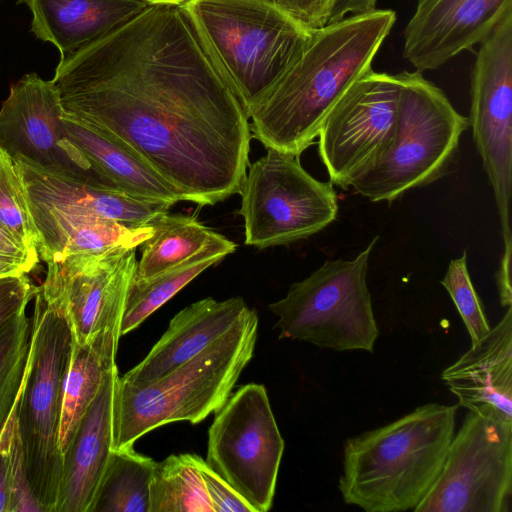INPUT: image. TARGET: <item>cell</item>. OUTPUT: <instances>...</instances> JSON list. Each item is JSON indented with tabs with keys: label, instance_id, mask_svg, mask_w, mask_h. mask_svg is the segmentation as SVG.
Wrapping results in <instances>:
<instances>
[{
	"label": "cell",
	"instance_id": "1",
	"mask_svg": "<svg viewBox=\"0 0 512 512\" xmlns=\"http://www.w3.org/2000/svg\"><path fill=\"white\" fill-rule=\"evenodd\" d=\"M52 80L67 114L136 154L184 201L239 193L249 118L185 4H149L60 58Z\"/></svg>",
	"mask_w": 512,
	"mask_h": 512
},
{
	"label": "cell",
	"instance_id": "2",
	"mask_svg": "<svg viewBox=\"0 0 512 512\" xmlns=\"http://www.w3.org/2000/svg\"><path fill=\"white\" fill-rule=\"evenodd\" d=\"M395 21L393 10L375 9L313 29L298 59L251 111L252 137L300 156L335 103L371 69Z\"/></svg>",
	"mask_w": 512,
	"mask_h": 512
},
{
	"label": "cell",
	"instance_id": "3",
	"mask_svg": "<svg viewBox=\"0 0 512 512\" xmlns=\"http://www.w3.org/2000/svg\"><path fill=\"white\" fill-rule=\"evenodd\" d=\"M457 406L427 403L397 420L348 438L338 488L367 512L414 510L443 467Z\"/></svg>",
	"mask_w": 512,
	"mask_h": 512
},
{
	"label": "cell",
	"instance_id": "4",
	"mask_svg": "<svg viewBox=\"0 0 512 512\" xmlns=\"http://www.w3.org/2000/svg\"><path fill=\"white\" fill-rule=\"evenodd\" d=\"M258 315L254 309L224 335L163 377L135 386L118 379L113 417V450L133 447L160 426L197 424L217 412L253 357Z\"/></svg>",
	"mask_w": 512,
	"mask_h": 512
},
{
	"label": "cell",
	"instance_id": "5",
	"mask_svg": "<svg viewBox=\"0 0 512 512\" xmlns=\"http://www.w3.org/2000/svg\"><path fill=\"white\" fill-rule=\"evenodd\" d=\"M185 6L248 118L313 31L264 0H190Z\"/></svg>",
	"mask_w": 512,
	"mask_h": 512
},
{
	"label": "cell",
	"instance_id": "6",
	"mask_svg": "<svg viewBox=\"0 0 512 512\" xmlns=\"http://www.w3.org/2000/svg\"><path fill=\"white\" fill-rule=\"evenodd\" d=\"M396 76L400 90L392 142L381 159L350 186L371 202H392L445 175L469 127L468 117L421 72L403 71Z\"/></svg>",
	"mask_w": 512,
	"mask_h": 512
},
{
	"label": "cell",
	"instance_id": "7",
	"mask_svg": "<svg viewBox=\"0 0 512 512\" xmlns=\"http://www.w3.org/2000/svg\"><path fill=\"white\" fill-rule=\"evenodd\" d=\"M30 318V352L16 425L32 492L42 512H55L63 464L59 447L61 392L71 334L39 286Z\"/></svg>",
	"mask_w": 512,
	"mask_h": 512
},
{
	"label": "cell",
	"instance_id": "8",
	"mask_svg": "<svg viewBox=\"0 0 512 512\" xmlns=\"http://www.w3.org/2000/svg\"><path fill=\"white\" fill-rule=\"evenodd\" d=\"M378 236L354 259L326 260L293 283L286 296L269 304L278 317L280 339L311 343L335 351L373 352L379 330L367 272Z\"/></svg>",
	"mask_w": 512,
	"mask_h": 512
},
{
	"label": "cell",
	"instance_id": "9",
	"mask_svg": "<svg viewBox=\"0 0 512 512\" xmlns=\"http://www.w3.org/2000/svg\"><path fill=\"white\" fill-rule=\"evenodd\" d=\"M239 194L245 244L258 249L313 236L338 215L333 184L310 175L299 156L272 148L248 165Z\"/></svg>",
	"mask_w": 512,
	"mask_h": 512
},
{
	"label": "cell",
	"instance_id": "10",
	"mask_svg": "<svg viewBox=\"0 0 512 512\" xmlns=\"http://www.w3.org/2000/svg\"><path fill=\"white\" fill-rule=\"evenodd\" d=\"M284 440L265 386H241L216 412L206 463L255 510L271 509Z\"/></svg>",
	"mask_w": 512,
	"mask_h": 512
},
{
	"label": "cell",
	"instance_id": "11",
	"mask_svg": "<svg viewBox=\"0 0 512 512\" xmlns=\"http://www.w3.org/2000/svg\"><path fill=\"white\" fill-rule=\"evenodd\" d=\"M512 424L471 411L453 435L441 472L415 512H509Z\"/></svg>",
	"mask_w": 512,
	"mask_h": 512
},
{
	"label": "cell",
	"instance_id": "12",
	"mask_svg": "<svg viewBox=\"0 0 512 512\" xmlns=\"http://www.w3.org/2000/svg\"><path fill=\"white\" fill-rule=\"evenodd\" d=\"M468 121L494 193L502 256L512 257V12L480 43L471 73Z\"/></svg>",
	"mask_w": 512,
	"mask_h": 512
},
{
	"label": "cell",
	"instance_id": "13",
	"mask_svg": "<svg viewBox=\"0 0 512 512\" xmlns=\"http://www.w3.org/2000/svg\"><path fill=\"white\" fill-rule=\"evenodd\" d=\"M398 78L368 70L328 112L318 134V154L330 182L350 187L389 148L396 127Z\"/></svg>",
	"mask_w": 512,
	"mask_h": 512
},
{
	"label": "cell",
	"instance_id": "14",
	"mask_svg": "<svg viewBox=\"0 0 512 512\" xmlns=\"http://www.w3.org/2000/svg\"><path fill=\"white\" fill-rule=\"evenodd\" d=\"M135 250L116 248L75 254L47 263L39 291L63 317L73 342L85 345L101 334L120 335L128 290L136 272Z\"/></svg>",
	"mask_w": 512,
	"mask_h": 512
},
{
	"label": "cell",
	"instance_id": "15",
	"mask_svg": "<svg viewBox=\"0 0 512 512\" xmlns=\"http://www.w3.org/2000/svg\"><path fill=\"white\" fill-rule=\"evenodd\" d=\"M64 112L54 81L26 74L11 86L2 103L0 148L12 159L24 157L51 173L120 191L68 139Z\"/></svg>",
	"mask_w": 512,
	"mask_h": 512
},
{
	"label": "cell",
	"instance_id": "16",
	"mask_svg": "<svg viewBox=\"0 0 512 512\" xmlns=\"http://www.w3.org/2000/svg\"><path fill=\"white\" fill-rule=\"evenodd\" d=\"M512 12V0H417L404 30L403 57L422 72L480 44Z\"/></svg>",
	"mask_w": 512,
	"mask_h": 512
},
{
	"label": "cell",
	"instance_id": "17",
	"mask_svg": "<svg viewBox=\"0 0 512 512\" xmlns=\"http://www.w3.org/2000/svg\"><path fill=\"white\" fill-rule=\"evenodd\" d=\"M458 405L512 424V306L500 322L441 373Z\"/></svg>",
	"mask_w": 512,
	"mask_h": 512
},
{
	"label": "cell",
	"instance_id": "18",
	"mask_svg": "<svg viewBox=\"0 0 512 512\" xmlns=\"http://www.w3.org/2000/svg\"><path fill=\"white\" fill-rule=\"evenodd\" d=\"M117 365L106 374L63 453L55 512H91L113 451V417Z\"/></svg>",
	"mask_w": 512,
	"mask_h": 512
},
{
	"label": "cell",
	"instance_id": "19",
	"mask_svg": "<svg viewBox=\"0 0 512 512\" xmlns=\"http://www.w3.org/2000/svg\"><path fill=\"white\" fill-rule=\"evenodd\" d=\"M250 310L242 297L201 299L178 312L147 356L120 380L135 386L153 382L224 335Z\"/></svg>",
	"mask_w": 512,
	"mask_h": 512
},
{
	"label": "cell",
	"instance_id": "20",
	"mask_svg": "<svg viewBox=\"0 0 512 512\" xmlns=\"http://www.w3.org/2000/svg\"><path fill=\"white\" fill-rule=\"evenodd\" d=\"M26 196L38 234L39 258L46 264L75 254L136 248L153 233L150 223L130 226L85 210Z\"/></svg>",
	"mask_w": 512,
	"mask_h": 512
},
{
	"label": "cell",
	"instance_id": "21",
	"mask_svg": "<svg viewBox=\"0 0 512 512\" xmlns=\"http://www.w3.org/2000/svg\"><path fill=\"white\" fill-rule=\"evenodd\" d=\"M31 14L35 36L52 43L61 57L126 23L150 3L144 0H18Z\"/></svg>",
	"mask_w": 512,
	"mask_h": 512
},
{
	"label": "cell",
	"instance_id": "22",
	"mask_svg": "<svg viewBox=\"0 0 512 512\" xmlns=\"http://www.w3.org/2000/svg\"><path fill=\"white\" fill-rule=\"evenodd\" d=\"M26 194L66 207L85 210L130 226L149 224L172 205L132 197L51 173L24 157L12 159Z\"/></svg>",
	"mask_w": 512,
	"mask_h": 512
},
{
	"label": "cell",
	"instance_id": "23",
	"mask_svg": "<svg viewBox=\"0 0 512 512\" xmlns=\"http://www.w3.org/2000/svg\"><path fill=\"white\" fill-rule=\"evenodd\" d=\"M65 111V110H64ZM68 139L94 169L121 192L143 200L174 205L182 194L136 154L64 112Z\"/></svg>",
	"mask_w": 512,
	"mask_h": 512
},
{
	"label": "cell",
	"instance_id": "24",
	"mask_svg": "<svg viewBox=\"0 0 512 512\" xmlns=\"http://www.w3.org/2000/svg\"><path fill=\"white\" fill-rule=\"evenodd\" d=\"M120 337L105 333L85 345L71 339L61 392L59 447L62 455L106 374L116 366Z\"/></svg>",
	"mask_w": 512,
	"mask_h": 512
},
{
	"label": "cell",
	"instance_id": "25",
	"mask_svg": "<svg viewBox=\"0 0 512 512\" xmlns=\"http://www.w3.org/2000/svg\"><path fill=\"white\" fill-rule=\"evenodd\" d=\"M236 248L234 242L221 235L182 264L148 280L133 279L125 302L120 335L136 329L194 278Z\"/></svg>",
	"mask_w": 512,
	"mask_h": 512
},
{
	"label": "cell",
	"instance_id": "26",
	"mask_svg": "<svg viewBox=\"0 0 512 512\" xmlns=\"http://www.w3.org/2000/svg\"><path fill=\"white\" fill-rule=\"evenodd\" d=\"M153 233L141 245L134 279L143 281L191 258L221 235L193 216L166 212L150 222Z\"/></svg>",
	"mask_w": 512,
	"mask_h": 512
},
{
	"label": "cell",
	"instance_id": "27",
	"mask_svg": "<svg viewBox=\"0 0 512 512\" xmlns=\"http://www.w3.org/2000/svg\"><path fill=\"white\" fill-rule=\"evenodd\" d=\"M156 462L133 450H113L91 512H149Z\"/></svg>",
	"mask_w": 512,
	"mask_h": 512
},
{
	"label": "cell",
	"instance_id": "28",
	"mask_svg": "<svg viewBox=\"0 0 512 512\" xmlns=\"http://www.w3.org/2000/svg\"><path fill=\"white\" fill-rule=\"evenodd\" d=\"M198 458L180 454L156 462L149 487V512H214Z\"/></svg>",
	"mask_w": 512,
	"mask_h": 512
},
{
	"label": "cell",
	"instance_id": "29",
	"mask_svg": "<svg viewBox=\"0 0 512 512\" xmlns=\"http://www.w3.org/2000/svg\"><path fill=\"white\" fill-rule=\"evenodd\" d=\"M27 308L0 329V435L19 402L30 352Z\"/></svg>",
	"mask_w": 512,
	"mask_h": 512
},
{
	"label": "cell",
	"instance_id": "30",
	"mask_svg": "<svg viewBox=\"0 0 512 512\" xmlns=\"http://www.w3.org/2000/svg\"><path fill=\"white\" fill-rule=\"evenodd\" d=\"M0 229L39 258L38 234L26 191L12 158L0 148Z\"/></svg>",
	"mask_w": 512,
	"mask_h": 512
},
{
	"label": "cell",
	"instance_id": "31",
	"mask_svg": "<svg viewBox=\"0 0 512 512\" xmlns=\"http://www.w3.org/2000/svg\"><path fill=\"white\" fill-rule=\"evenodd\" d=\"M440 283L458 310L469 333L471 343L484 337L491 328L469 275L466 251L461 257L450 261Z\"/></svg>",
	"mask_w": 512,
	"mask_h": 512
},
{
	"label": "cell",
	"instance_id": "32",
	"mask_svg": "<svg viewBox=\"0 0 512 512\" xmlns=\"http://www.w3.org/2000/svg\"><path fill=\"white\" fill-rule=\"evenodd\" d=\"M9 512H42L30 486L17 425L7 449Z\"/></svg>",
	"mask_w": 512,
	"mask_h": 512
},
{
	"label": "cell",
	"instance_id": "33",
	"mask_svg": "<svg viewBox=\"0 0 512 512\" xmlns=\"http://www.w3.org/2000/svg\"><path fill=\"white\" fill-rule=\"evenodd\" d=\"M37 291L27 273L0 277V329L27 308Z\"/></svg>",
	"mask_w": 512,
	"mask_h": 512
},
{
	"label": "cell",
	"instance_id": "34",
	"mask_svg": "<svg viewBox=\"0 0 512 512\" xmlns=\"http://www.w3.org/2000/svg\"><path fill=\"white\" fill-rule=\"evenodd\" d=\"M198 466L214 512H255L254 508L201 457Z\"/></svg>",
	"mask_w": 512,
	"mask_h": 512
},
{
	"label": "cell",
	"instance_id": "35",
	"mask_svg": "<svg viewBox=\"0 0 512 512\" xmlns=\"http://www.w3.org/2000/svg\"><path fill=\"white\" fill-rule=\"evenodd\" d=\"M331 0H280L279 6L309 29L325 25Z\"/></svg>",
	"mask_w": 512,
	"mask_h": 512
},
{
	"label": "cell",
	"instance_id": "36",
	"mask_svg": "<svg viewBox=\"0 0 512 512\" xmlns=\"http://www.w3.org/2000/svg\"><path fill=\"white\" fill-rule=\"evenodd\" d=\"M39 260L0 229V262L17 266L29 274L36 268Z\"/></svg>",
	"mask_w": 512,
	"mask_h": 512
},
{
	"label": "cell",
	"instance_id": "37",
	"mask_svg": "<svg viewBox=\"0 0 512 512\" xmlns=\"http://www.w3.org/2000/svg\"><path fill=\"white\" fill-rule=\"evenodd\" d=\"M377 0H331L325 25L337 22L348 15L368 13L376 9Z\"/></svg>",
	"mask_w": 512,
	"mask_h": 512
},
{
	"label": "cell",
	"instance_id": "38",
	"mask_svg": "<svg viewBox=\"0 0 512 512\" xmlns=\"http://www.w3.org/2000/svg\"><path fill=\"white\" fill-rule=\"evenodd\" d=\"M14 432V431H13ZM13 435V434H12ZM12 438V436H11ZM10 440L0 452V512H9V487L7 475V449Z\"/></svg>",
	"mask_w": 512,
	"mask_h": 512
},
{
	"label": "cell",
	"instance_id": "39",
	"mask_svg": "<svg viewBox=\"0 0 512 512\" xmlns=\"http://www.w3.org/2000/svg\"><path fill=\"white\" fill-rule=\"evenodd\" d=\"M16 273H25V272L22 271L17 266L0 262V277L6 276V275H11V274H16Z\"/></svg>",
	"mask_w": 512,
	"mask_h": 512
},
{
	"label": "cell",
	"instance_id": "40",
	"mask_svg": "<svg viewBox=\"0 0 512 512\" xmlns=\"http://www.w3.org/2000/svg\"><path fill=\"white\" fill-rule=\"evenodd\" d=\"M190 0H150L151 4L154 3H171V4H186Z\"/></svg>",
	"mask_w": 512,
	"mask_h": 512
},
{
	"label": "cell",
	"instance_id": "41",
	"mask_svg": "<svg viewBox=\"0 0 512 512\" xmlns=\"http://www.w3.org/2000/svg\"><path fill=\"white\" fill-rule=\"evenodd\" d=\"M264 1H267V2L272 3V4H276V5L279 6V1L280 0H264Z\"/></svg>",
	"mask_w": 512,
	"mask_h": 512
},
{
	"label": "cell",
	"instance_id": "42",
	"mask_svg": "<svg viewBox=\"0 0 512 512\" xmlns=\"http://www.w3.org/2000/svg\"><path fill=\"white\" fill-rule=\"evenodd\" d=\"M144 1H146V2L150 3V0H144ZM150 4H151V3H150Z\"/></svg>",
	"mask_w": 512,
	"mask_h": 512
}]
</instances>
